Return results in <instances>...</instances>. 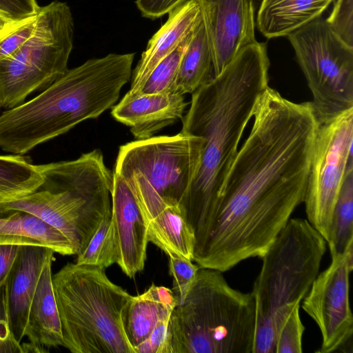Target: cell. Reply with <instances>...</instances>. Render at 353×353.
<instances>
[{"label": "cell", "instance_id": "obj_19", "mask_svg": "<svg viewBox=\"0 0 353 353\" xmlns=\"http://www.w3.org/2000/svg\"><path fill=\"white\" fill-rule=\"evenodd\" d=\"M0 245L42 246L61 255H76L70 241L54 228L30 213L1 208Z\"/></svg>", "mask_w": 353, "mask_h": 353}, {"label": "cell", "instance_id": "obj_30", "mask_svg": "<svg viewBox=\"0 0 353 353\" xmlns=\"http://www.w3.org/2000/svg\"><path fill=\"white\" fill-rule=\"evenodd\" d=\"M169 272L173 278V288L178 303L181 302L194 283L199 267L192 261L178 256L169 255Z\"/></svg>", "mask_w": 353, "mask_h": 353}, {"label": "cell", "instance_id": "obj_3", "mask_svg": "<svg viewBox=\"0 0 353 353\" xmlns=\"http://www.w3.org/2000/svg\"><path fill=\"white\" fill-rule=\"evenodd\" d=\"M134 55L90 59L31 99L1 112L0 148L24 155L112 108L130 81Z\"/></svg>", "mask_w": 353, "mask_h": 353}, {"label": "cell", "instance_id": "obj_32", "mask_svg": "<svg viewBox=\"0 0 353 353\" xmlns=\"http://www.w3.org/2000/svg\"><path fill=\"white\" fill-rule=\"evenodd\" d=\"M8 281L0 290V353L24 352L23 345L14 338L9 324Z\"/></svg>", "mask_w": 353, "mask_h": 353}, {"label": "cell", "instance_id": "obj_10", "mask_svg": "<svg viewBox=\"0 0 353 353\" xmlns=\"http://www.w3.org/2000/svg\"><path fill=\"white\" fill-rule=\"evenodd\" d=\"M201 137L183 132L137 139L120 146L114 172L123 178L141 174L168 205H179L196 172Z\"/></svg>", "mask_w": 353, "mask_h": 353}, {"label": "cell", "instance_id": "obj_15", "mask_svg": "<svg viewBox=\"0 0 353 353\" xmlns=\"http://www.w3.org/2000/svg\"><path fill=\"white\" fill-rule=\"evenodd\" d=\"M188 104L179 93L124 96L112 107L111 114L130 127L135 138L143 139L182 119Z\"/></svg>", "mask_w": 353, "mask_h": 353}, {"label": "cell", "instance_id": "obj_20", "mask_svg": "<svg viewBox=\"0 0 353 353\" xmlns=\"http://www.w3.org/2000/svg\"><path fill=\"white\" fill-rule=\"evenodd\" d=\"M178 300L172 289L152 284L143 293L132 296L123 316V327L135 348L150 335L158 323L170 316Z\"/></svg>", "mask_w": 353, "mask_h": 353}, {"label": "cell", "instance_id": "obj_17", "mask_svg": "<svg viewBox=\"0 0 353 353\" xmlns=\"http://www.w3.org/2000/svg\"><path fill=\"white\" fill-rule=\"evenodd\" d=\"M52 252L47 258L40 272L35 290L31 299L26 336L30 341L23 345L24 352H45L44 348L64 347L61 323L54 292Z\"/></svg>", "mask_w": 353, "mask_h": 353}, {"label": "cell", "instance_id": "obj_22", "mask_svg": "<svg viewBox=\"0 0 353 353\" xmlns=\"http://www.w3.org/2000/svg\"><path fill=\"white\" fill-rule=\"evenodd\" d=\"M149 242L169 255L193 261L195 236L179 205H167L148 224Z\"/></svg>", "mask_w": 353, "mask_h": 353}, {"label": "cell", "instance_id": "obj_11", "mask_svg": "<svg viewBox=\"0 0 353 353\" xmlns=\"http://www.w3.org/2000/svg\"><path fill=\"white\" fill-rule=\"evenodd\" d=\"M352 143L353 108L319 125L303 202L307 220L327 243L343 180L353 170Z\"/></svg>", "mask_w": 353, "mask_h": 353}, {"label": "cell", "instance_id": "obj_8", "mask_svg": "<svg viewBox=\"0 0 353 353\" xmlns=\"http://www.w3.org/2000/svg\"><path fill=\"white\" fill-rule=\"evenodd\" d=\"M74 34V19L67 3L56 0L40 7L31 37L0 61V113L23 103L66 72Z\"/></svg>", "mask_w": 353, "mask_h": 353}, {"label": "cell", "instance_id": "obj_9", "mask_svg": "<svg viewBox=\"0 0 353 353\" xmlns=\"http://www.w3.org/2000/svg\"><path fill=\"white\" fill-rule=\"evenodd\" d=\"M286 37L312 92L319 123L353 108V47L321 17Z\"/></svg>", "mask_w": 353, "mask_h": 353}, {"label": "cell", "instance_id": "obj_33", "mask_svg": "<svg viewBox=\"0 0 353 353\" xmlns=\"http://www.w3.org/2000/svg\"><path fill=\"white\" fill-rule=\"evenodd\" d=\"M170 318L158 323L149 337L135 348V353H171L168 331Z\"/></svg>", "mask_w": 353, "mask_h": 353}, {"label": "cell", "instance_id": "obj_16", "mask_svg": "<svg viewBox=\"0 0 353 353\" xmlns=\"http://www.w3.org/2000/svg\"><path fill=\"white\" fill-rule=\"evenodd\" d=\"M201 20L194 0H188L168 14L163 25L148 41L132 73V81L125 97H133L141 89L154 68L171 54L193 31Z\"/></svg>", "mask_w": 353, "mask_h": 353}, {"label": "cell", "instance_id": "obj_37", "mask_svg": "<svg viewBox=\"0 0 353 353\" xmlns=\"http://www.w3.org/2000/svg\"><path fill=\"white\" fill-rule=\"evenodd\" d=\"M9 22L10 21H8L0 14V30L3 29Z\"/></svg>", "mask_w": 353, "mask_h": 353}, {"label": "cell", "instance_id": "obj_24", "mask_svg": "<svg viewBox=\"0 0 353 353\" xmlns=\"http://www.w3.org/2000/svg\"><path fill=\"white\" fill-rule=\"evenodd\" d=\"M44 179L27 157L0 155V201L17 199L41 189Z\"/></svg>", "mask_w": 353, "mask_h": 353}, {"label": "cell", "instance_id": "obj_35", "mask_svg": "<svg viewBox=\"0 0 353 353\" xmlns=\"http://www.w3.org/2000/svg\"><path fill=\"white\" fill-rule=\"evenodd\" d=\"M188 0H136L135 4L142 17L157 19L182 5Z\"/></svg>", "mask_w": 353, "mask_h": 353}, {"label": "cell", "instance_id": "obj_14", "mask_svg": "<svg viewBox=\"0 0 353 353\" xmlns=\"http://www.w3.org/2000/svg\"><path fill=\"white\" fill-rule=\"evenodd\" d=\"M111 216L118 249L117 264L126 276L132 278L145 266L149 242L148 222L128 182L114 171Z\"/></svg>", "mask_w": 353, "mask_h": 353}, {"label": "cell", "instance_id": "obj_29", "mask_svg": "<svg viewBox=\"0 0 353 353\" xmlns=\"http://www.w3.org/2000/svg\"><path fill=\"white\" fill-rule=\"evenodd\" d=\"M300 303L295 305L282 323L276 339L275 353H301L304 332L299 316Z\"/></svg>", "mask_w": 353, "mask_h": 353}, {"label": "cell", "instance_id": "obj_7", "mask_svg": "<svg viewBox=\"0 0 353 353\" xmlns=\"http://www.w3.org/2000/svg\"><path fill=\"white\" fill-rule=\"evenodd\" d=\"M52 283L65 347L73 353H135L123 327L132 295L105 269L68 263Z\"/></svg>", "mask_w": 353, "mask_h": 353}, {"label": "cell", "instance_id": "obj_6", "mask_svg": "<svg viewBox=\"0 0 353 353\" xmlns=\"http://www.w3.org/2000/svg\"><path fill=\"white\" fill-rule=\"evenodd\" d=\"M327 242L307 219L290 218L261 258L251 292L256 305L252 353H275L278 331L319 273Z\"/></svg>", "mask_w": 353, "mask_h": 353}, {"label": "cell", "instance_id": "obj_23", "mask_svg": "<svg viewBox=\"0 0 353 353\" xmlns=\"http://www.w3.org/2000/svg\"><path fill=\"white\" fill-rule=\"evenodd\" d=\"M213 77L212 53L202 21L194 28L179 63L176 92L192 94Z\"/></svg>", "mask_w": 353, "mask_h": 353}, {"label": "cell", "instance_id": "obj_27", "mask_svg": "<svg viewBox=\"0 0 353 353\" xmlns=\"http://www.w3.org/2000/svg\"><path fill=\"white\" fill-rule=\"evenodd\" d=\"M192 34L154 68L136 95L176 93V79L179 63Z\"/></svg>", "mask_w": 353, "mask_h": 353}, {"label": "cell", "instance_id": "obj_2", "mask_svg": "<svg viewBox=\"0 0 353 353\" xmlns=\"http://www.w3.org/2000/svg\"><path fill=\"white\" fill-rule=\"evenodd\" d=\"M265 42L243 48L217 76L196 90L181 132L203 139L199 164L179 208L195 236L206 231L245 128L268 85Z\"/></svg>", "mask_w": 353, "mask_h": 353}, {"label": "cell", "instance_id": "obj_26", "mask_svg": "<svg viewBox=\"0 0 353 353\" xmlns=\"http://www.w3.org/2000/svg\"><path fill=\"white\" fill-rule=\"evenodd\" d=\"M77 256V264L105 269L117 263L118 249L111 212L104 216L85 247Z\"/></svg>", "mask_w": 353, "mask_h": 353}, {"label": "cell", "instance_id": "obj_13", "mask_svg": "<svg viewBox=\"0 0 353 353\" xmlns=\"http://www.w3.org/2000/svg\"><path fill=\"white\" fill-rule=\"evenodd\" d=\"M209 42L213 77L219 75L245 46L256 41L259 0H194Z\"/></svg>", "mask_w": 353, "mask_h": 353}, {"label": "cell", "instance_id": "obj_12", "mask_svg": "<svg viewBox=\"0 0 353 353\" xmlns=\"http://www.w3.org/2000/svg\"><path fill=\"white\" fill-rule=\"evenodd\" d=\"M331 256L330 265L319 273L301 305L321 333L320 353L336 351L351 339L353 333L349 296L353 244L342 254Z\"/></svg>", "mask_w": 353, "mask_h": 353}, {"label": "cell", "instance_id": "obj_28", "mask_svg": "<svg viewBox=\"0 0 353 353\" xmlns=\"http://www.w3.org/2000/svg\"><path fill=\"white\" fill-rule=\"evenodd\" d=\"M37 14L21 20L10 21L0 30V61L17 52L32 34Z\"/></svg>", "mask_w": 353, "mask_h": 353}, {"label": "cell", "instance_id": "obj_21", "mask_svg": "<svg viewBox=\"0 0 353 353\" xmlns=\"http://www.w3.org/2000/svg\"><path fill=\"white\" fill-rule=\"evenodd\" d=\"M334 0H261L256 26L268 39L286 37L321 17Z\"/></svg>", "mask_w": 353, "mask_h": 353}, {"label": "cell", "instance_id": "obj_1", "mask_svg": "<svg viewBox=\"0 0 353 353\" xmlns=\"http://www.w3.org/2000/svg\"><path fill=\"white\" fill-rule=\"evenodd\" d=\"M229 169L212 219L196 243L199 268L228 271L262 258L304 201L319 122L311 102L268 87Z\"/></svg>", "mask_w": 353, "mask_h": 353}, {"label": "cell", "instance_id": "obj_5", "mask_svg": "<svg viewBox=\"0 0 353 353\" xmlns=\"http://www.w3.org/2000/svg\"><path fill=\"white\" fill-rule=\"evenodd\" d=\"M255 326L252 292L234 289L219 270L199 268L171 313V353H252Z\"/></svg>", "mask_w": 353, "mask_h": 353}, {"label": "cell", "instance_id": "obj_31", "mask_svg": "<svg viewBox=\"0 0 353 353\" xmlns=\"http://www.w3.org/2000/svg\"><path fill=\"white\" fill-rule=\"evenodd\" d=\"M325 21L343 41L353 47V0H335Z\"/></svg>", "mask_w": 353, "mask_h": 353}, {"label": "cell", "instance_id": "obj_4", "mask_svg": "<svg viewBox=\"0 0 353 353\" xmlns=\"http://www.w3.org/2000/svg\"><path fill=\"white\" fill-rule=\"evenodd\" d=\"M37 168L44 179L42 190L0 201V208L30 213L54 228L70 241L77 255L111 212L113 172L99 149Z\"/></svg>", "mask_w": 353, "mask_h": 353}, {"label": "cell", "instance_id": "obj_36", "mask_svg": "<svg viewBox=\"0 0 353 353\" xmlns=\"http://www.w3.org/2000/svg\"><path fill=\"white\" fill-rule=\"evenodd\" d=\"M21 245H0V290L9 281Z\"/></svg>", "mask_w": 353, "mask_h": 353}, {"label": "cell", "instance_id": "obj_25", "mask_svg": "<svg viewBox=\"0 0 353 353\" xmlns=\"http://www.w3.org/2000/svg\"><path fill=\"white\" fill-rule=\"evenodd\" d=\"M330 254H342L353 244V170L343 180L334 206L330 238Z\"/></svg>", "mask_w": 353, "mask_h": 353}, {"label": "cell", "instance_id": "obj_18", "mask_svg": "<svg viewBox=\"0 0 353 353\" xmlns=\"http://www.w3.org/2000/svg\"><path fill=\"white\" fill-rule=\"evenodd\" d=\"M52 252H54L46 247L22 246L9 279V324L19 343L26 336L31 299L42 268Z\"/></svg>", "mask_w": 353, "mask_h": 353}, {"label": "cell", "instance_id": "obj_34", "mask_svg": "<svg viewBox=\"0 0 353 353\" xmlns=\"http://www.w3.org/2000/svg\"><path fill=\"white\" fill-rule=\"evenodd\" d=\"M39 9L37 0H0V14L10 21L35 15Z\"/></svg>", "mask_w": 353, "mask_h": 353}]
</instances>
